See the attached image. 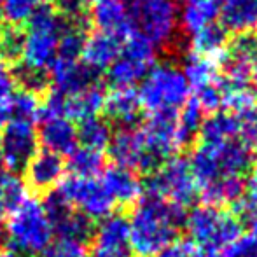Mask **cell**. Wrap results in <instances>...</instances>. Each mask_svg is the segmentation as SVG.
I'll return each mask as SVG.
<instances>
[{
    "mask_svg": "<svg viewBox=\"0 0 257 257\" xmlns=\"http://www.w3.org/2000/svg\"><path fill=\"white\" fill-rule=\"evenodd\" d=\"M219 18V0H187L179 13V27L189 35L215 23Z\"/></svg>",
    "mask_w": 257,
    "mask_h": 257,
    "instance_id": "25",
    "label": "cell"
},
{
    "mask_svg": "<svg viewBox=\"0 0 257 257\" xmlns=\"http://www.w3.org/2000/svg\"><path fill=\"white\" fill-rule=\"evenodd\" d=\"M191 247L189 243H182V241H173V243L166 245L165 248L158 252L154 257H189L191 255Z\"/></svg>",
    "mask_w": 257,
    "mask_h": 257,
    "instance_id": "45",
    "label": "cell"
},
{
    "mask_svg": "<svg viewBox=\"0 0 257 257\" xmlns=\"http://www.w3.org/2000/svg\"><path fill=\"white\" fill-rule=\"evenodd\" d=\"M222 257H257V238L252 234L240 236L226 248Z\"/></svg>",
    "mask_w": 257,
    "mask_h": 257,
    "instance_id": "44",
    "label": "cell"
},
{
    "mask_svg": "<svg viewBox=\"0 0 257 257\" xmlns=\"http://www.w3.org/2000/svg\"><path fill=\"white\" fill-rule=\"evenodd\" d=\"M194 93H196L194 102L200 105L203 114H215V112H219V108L222 107L224 82L217 81V82H213V84L198 89V91H194Z\"/></svg>",
    "mask_w": 257,
    "mask_h": 257,
    "instance_id": "37",
    "label": "cell"
},
{
    "mask_svg": "<svg viewBox=\"0 0 257 257\" xmlns=\"http://www.w3.org/2000/svg\"><path fill=\"white\" fill-rule=\"evenodd\" d=\"M132 34L142 35L156 48L175 41L179 30V0H121Z\"/></svg>",
    "mask_w": 257,
    "mask_h": 257,
    "instance_id": "5",
    "label": "cell"
},
{
    "mask_svg": "<svg viewBox=\"0 0 257 257\" xmlns=\"http://www.w3.org/2000/svg\"><path fill=\"white\" fill-rule=\"evenodd\" d=\"M93 255L96 257H130V226L121 213H110L95 226Z\"/></svg>",
    "mask_w": 257,
    "mask_h": 257,
    "instance_id": "15",
    "label": "cell"
},
{
    "mask_svg": "<svg viewBox=\"0 0 257 257\" xmlns=\"http://www.w3.org/2000/svg\"><path fill=\"white\" fill-rule=\"evenodd\" d=\"M37 137L46 151H51L61 158L72 154L79 147L77 126L74 124V121L63 115H51V117L41 119V130Z\"/></svg>",
    "mask_w": 257,
    "mask_h": 257,
    "instance_id": "18",
    "label": "cell"
},
{
    "mask_svg": "<svg viewBox=\"0 0 257 257\" xmlns=\"http://www.w3.org/2000/svg\"><path fill=\"white\" fill-rule=\"evenodd\" d=\"M257 102V93L254 88L248 86H229L224 84L222 93V107L229 114H243L255 107Z\"/></svg>",
    "mask_w": 257,
    "mask_h": 257,
    "instance_id": "34",
    "label": "cell"
},
{
    "mask_svg": "<svg viewBox=\"0 0 257 257\" xmlns=\"http://www.w3.org/2000/svg\"><path fill=\"white\" fill-rule=\"evenodd\" d=\"M236 208L240 224L247 227L252 236L257 238V196H243L236 203Z\"/></svg>",
    "mask_w": 257,
    "mask_h": 257,
    "instance_id": "42",
    "label": "cell"
},
{
    "mask_svg": "<svg viewBox=\"0 0 257 257\" xmlns=\"http://www.w3.org/2000/svg\"><path fill=\"white\" fill-rule=\"evenodd\" d=\"M105 91L98 84L89 86L74 95L63 96V115L70 121H84L96 117L103 110Z\"/></svg>",
    "mask_w": 257,
    "mask_h": 257,
    "instance_id": "23",
    "label": "cell"
},
{
    "mask_svg": "<svg viewBox=\"0 0 257 257\" xmlns=\"http://www.w3.org/2000/svg\"><path fill=\"white\" fill-rule=\"evenodd\" d=\"M67 25L68 21L56 9L44 6L27 21L20 54L23 89L37 91L46 84V72H49L56 60L60 39Z\"/></svg>",
    "mask_w": 257,
    "mask_h": 257,
    "instance_id": "2",
    "label": "cell"
},
{
    "mask_svg": "<svg viewBox=\"0 0 257 257\" xmlns=\"http://www.w3.org/2000/svg\"><path fill=\"white\" fill-rule=\"evenodd\" d=\"M39 114H41V102L37 98V93L30 89H21L14 93L9 108V119H25V121L37 122Z\"/></svg>",
    "mask_w": 257,
    "mask_h": 257,
    "instance_id": "35",
    "label": "cell"
},
{
    "mask_svg": "<svg viewBox=\"0 0 257 257\" xmlns=\"http://www.w3.org/2000/svg\"><path fill=\"white\" fill-rule=\"evenodd\" d=\"M27 198V186L20 177L9 172L0 177V217L13 213Z\"/></svg>",
    "mask_w": 257,
    "mask_h": 257,
    "instance_id": "32",
    "label": "cell"
},
{
    "mask_svg": "<svg viewBox=\"0 0 257 257\" xmlns=\"http://www.w3.org/2000/svg\"><path fill=\"white\" fill-rule=\"evenodd\" d=\"M187 236L198 248H227L241 236V224L236 215L213 205H201L184 217Z\"/></svg>",
    "mask_w": 257,
    "mask_h": 257,
    "instance_id": "7",
    "label": "cell"
},
{
    "mask_svg": "<svg viewBox=\"0 0 257 257\" xmlns=\"http://www.w3.org/2000/svg\"><path fill=\"white\" fill-rule=\"evenodd\" d=\"M37 142L35 122L25 119H7L0 135V151L7 172L14 175L25 172L30 159L37 153Z\"/></svg>",
    "mask_w": 257,
    "mask_h": 257,
    "instance_id": "11",
    "label": "cell"
},
{
    "mask_svg": "<svg viewBox=\"0 0 257 257\" xmlns=\"http://www.w3.org/2000/svg\"><path fill=\"white\" fill-rule=\"evenodd\" d=\"M182 74L186 77L189 88L194 89V91L220 81L217 61L212 60V58L200 56L196 53H189V56L186 58Z\"/></svg>",
    "mask_w": 257,
    "mask_h": 257,
    "instance_id": "27",
    "label": "cell"
},
{
    "mask_svg": "<svg viewBox=\"0 0 257 257\" xmlns=\"http://www.w3.org/2000/svg\"><path fill=\"white\" fill-rule=\"evenodd\" d=\"M130 226V247L139 257H154L177 240L184 226V212L161 198L146 194L135 203Z\"/></svg>",
    "mask_w": 257,
    "mask_h": 257,
    "instance_id": "3",
    "label": "cell"
},
{
    "mask_svg": "<svg viewBox=\"0 0 257 257\" xmlns=\"http://www.w3.org/2000/svg\"><path fill=\"white\" fill-rule=\"evenodd\" d=\"M147 194L184 208L194 203L198 196L196 180L186 158L172 156L156 166L146 184Z\"/></svg>",
    "mask_w": 257,
    "mask_h": 257,
    "instance_id": "8",
    "label": "cell"
},
{
    "mask_svg": "<svg viewBox=\"0 0 257 257\" xmlns=\"http://www.w3.org/2000/svg\"><path fill=\"white\" fill-rule=\"evenodd\" d=\"M88 257H96V255H93V254H91V255H88Z\"/></svg>",
    "mask_w": 257,
    "mask_h": 257,
    "instance_id": "52",
    "label": "cell"
},
{
    "mask_svg": "<svg viewBox=\"0 0 257 257\" xmlns=\"http://www.w3.org/2000/svg\"><path fill=\"white\" fill-rule=\"evenodd\" d=\"M122 48V39L107 32H93L91 35L84 37L81 49V61L89 67L93 72L107 70L114 60L119 56Z\"/></svg>",
    "mask_w": 257,
    "mask_h": 257,
    "instance_id": "19",
    "label": "cell"
},
{
    "mask_svg": "<svg viewBox=\"0 0 257 257\" xmlns=\"http://www.w3.org/2000/svg\"><path fill=\"white\" fill-rule=\"evenodd\" d=\"M156 60V46L142 35L130 34L114 63L107 68V79L114 88H133L142 82Z\"/></svg>",
    "mask_w": 257,
    "mask_h": 257,
    "instance_id": "9",
    "label": "cell"
},
{
    "mask_svg": "<svg viewBox=\"0 0 257 257\" xmlns=\"http://www.w3.org/2000/svg\"><path fill=\"white\" fill-rule=\"evenodd\" d=\"M219 16L226 32L250 35L257 30V0H219Z\"/></svg>",
    "mask_w": 257,
    "mask_h": 257,
    "instance_id": "21",
    "label": "cell"
},
{
    "mask_svg": "<svg viewBox=\"0 0 257 257\" xmlns=\"http://www.w3.org/2000/svg\"><path fill=\"white\" fill-rule=\"evenodd\" d=\"M193 53L200 54L212 60H222L224 53L227 49V32L222 25L212 23L205 27L203 30L196 32L191 39Z\"/></svg>",
    "mask_w": 257,
    "mask_h": 257,
    "instance_id": "28",
    "label": "cell"
},
{
    "mask_svg": "<svg viewBox=\"0 0 257 257\" xmlns=\"http://www.w3.org/2000/svg\"><path fill=\"white\" fill-rule=\"evenodd\" d=\"M65 165L63 158L51 151H41L35 153L34 158L25 168L27 173V182L32 189L39 191V193H49V191L56 189L58 184L65 177Z\"/></svg>",
    "mask_w": 257,
    "mask_h": 257,
    "instance_id": "17",
    "label": "cell"
},
{
    "mask_svg": "<svg viewBox=\"0 0 257 257\" xmlns=\"http://www.w3.org/2000/svg\"><path fill=\"white\" fill-rule=\"evenodd\" d=\"M56 191L91 220H102L114 213L115 201L105 189L100 177H77L70 173L61 179Z\"/></svg>",
    "mask_w": 257,
    "mask_h": 257,
    "instance_id": "10",
    "label": "cell"
},
{
    "mask_svg": "<svg viewBox=\"0 0 257 257\" xmlns=\"http://www.w3.org/2000/svg\"><path fill=\"white\" fill-rule=\"evenodd\" d=\"M88 245L67 238H56L51 241L41 257H88Z\"/></svg>",
    "mask_w": 257,
    "mask_h": 257,
    "instance_id": "38",
    "label": "cell"
},
{
    "mask_svg": "<svg viewBox=\"0 0 257 257\" xmlns=\"http://www.w3.org/2000/svg\"><path fill=\"white\" fill-rule=\"evenodd\" d=\"M107 149L115 165L133 172H153L159 165L147 146L142 130L135 126H124L119 132L112 133Z\"/></svg>",
    "mask_w": 257,
    "mask_h": 257,
    "instance_id": "12",
    "label": "cell"
},
{
    "mask_svg": "<svg viewBox=\"0 0 257 257\" xmlns=\"http://www.w3.org/2000/svg\"><path fill=\"white\" fill-rule=\"evenodd\" d=\"M16 93L14 89V77L9 68L0 61V126H4L9 119V108L13 96Z\"/></svg>",
    "mask_w": 257,
    "mask_h": 257,
    "instance_id": "40",
    "label": "cell"
},
{
    "mask_svg": "<svg viewBox=\"0 0 257 257\" xmlns=\"http://www.w3.org/2000/svg\"><path fill=\"white\" fill-rule=\"evenodd\" d=\"M93 6L95 7H93L91 20L100 32H107L121 39L132 34L128 16L121 0H102Z\"/></svg>",
    "mask_w": 257,
    "mask_h": 257,
    "instance_id": "24",
    "label": "cell"
},
{
    "mask_svg": "<svg viewBox=\"0 0 257 257\" xmlns=\"http://www.w3.org/2000/svg\"><path fill=\"white\" fill-rule=\"evenodd\" d=\"M86 2H89V4H96V2H102V0H86Z\"/></svg>",
    "mask_w": 257,
    "mask_h": 257,
    "instance_id": "51",
    "label": "cell"
},
{
    "mask_svg": "<svg viewBox=\"0 0 257 257\" xmlns=\"http://www.w3.org/2000/svg\"><path fill=\"white\" fill-rule=\"evenodd\" d=\"M254 163L252 151L238 139L203 142L191 156L198 193L206 205H236L245 196V175Z\"/></svg>",
    "mask_w": 257,
    "mask_h": 257,
    "instance_id": "1",
    "label": "cell"
},
{
    "mask_svg": "<svg viewBox=\"0 0 257 257\" xmlns=\"http://www.w3.org/2000/svg\"><path fill=\"white\" fill-rule=\"evenodd\" d=\"M53 231L58 238H67L75 240L88 245L95 233V220H91L88 215L75 210L74 206L68 208L63 215H60L56 220L51 222Z\"/></svg>",
    "mask_w": 257,
    "mask_h": 257,
    "instance_id": "26",
    "label": "cell"
},
{
    "mask_svg": "<svg viewBox=\"0 0 257 257\" xmlns=\"http://www.w3.org/2000/svg\"><path fill=\"white\" fill-rule=\"evenodd\" d=\"M248 187H250L252 194L257 196V161L252 163V166H250V179H248Z\"/></svg>",
    "mask_w": 257,
    "mask_h": 257,
    "instance_id": "46",
    "label": "cell"
},
{
    "mask_svg": "<svg viewBox=\"0 0 257 257\" xmlns=\"http://www.w3.org/2000/svg\"><path fill=\"white\" fill-rule=\"evenodd\" d=\"M140 130L146 137V142L149 146L151 153L159 163L172 158L182 147H186V142H184L179 130L177 112L175 114L149 115L147 122Z\"/></svg>",
    "mask_w": 257,
    "mask_h": 257,
    "instance_id": "14",
    "label": "cell"
},
{
    "mask_svg": "<svg viewBox=\"0 0 257 257\" xmlns=\"http://www.w3.org/2000/svg\"><path fill=\"white\" fill-rule=\"evenodd\" d=\"M72 175L77 177H98L105 168L103 153L79 146L72 154H68V165Z\"/></svg>",
    "mask_w": 257,
    "mask_h": 257,
    "instance_id": "31",
    "label": "cell"
},
{
    "mask_svg": "<svg viewBox=\"0 0 257 257\" xmlns=\"http://www.w3.org/2000/svg\"><path fill=\"white\" fill-rule=\"evenodd\" d=\"M220 61L226 72L224 84L248 88L257 84V41L250 35H240V39L226 49Z\"/></svg>",
    "mask_w": 257,
    "mask_h": 257,
    "instance_id": "13",
    "label": "cell"
},
{
    "mask_svg": "<svg viewBox=\"0 0 257 257\" xmlns=\"http://www.w3.org/2000/svg\"><path fill=\"white\" fill-rule=\"evenodd\" d=\"M100 180L103 182L105 189L115 201V205H135L142 198L144 184L140 182L139 175L133 170L124 166L112 165L102 170Z\"/></svg>",
    "mask_w": 257,
    "mask_h": 257,
    "instance_id": "20",
    "label": "cell"
},
{
    "mask_svg": "<svg viewBox=\"0 0 257 257\" xmlns=\"http://www.w3.org/2000/svg\"><path fill=\"white\" fill-rule=\"evenodd\" d=\"M7 248L18 257H41L54 240L42 201L27 198L13 213L7 215Z\"/></svg>",
    "mask_w": 257,
    "mask_h": 257,
    "instance_id": "4",
    "label": "cell"
},
{
    "mask_svg": "<svg viewBox=\"0 0 257 257\" xmlns=\"http://www.w3.org/2000/svg\"><path fill=\"white\" fill-rule=\"evenodd\" d=\"M0 257H18V255L14 254V252H11L9 248H2V250H0Z\"/></svg>",
    "mask_w": 257,
    "mask_h": 257,
    "instance_id": "49",
    "label": "cell"
},
{
    "mask_svg": "<svg viewBox=\"0 0 257 257\" xmlns=\"http://www.w3.org/2000/svg\"><path fill=\"white\" fill-rule=\"evenodd\" d=\"M102 112L121 128L133 126L142 112L139 93L133 88H114L108 95H105Z\"/></svg>",
    "mask_w": 257,
    "mask_h": 257,
    "instance_id": "22",
    "label": "cell"
},
{
    "mask_svg": "<svg viewBox=\"0 0 257 257\" xmlns=\"http://www.w3.org/2000/svg\"><path fill=\"white\" fill-rule=\"evenodd\" d=\"M139 98L144 110L153 114H175L187 103L191 88L182 70L173 63L156 65L142 79Z\"/></svg>",
    "mask_w": 257,
    "mask_h": 257,
    "instance_id": "6",
    "label": "cell"
},
{
    "mask_svg": "<svg viewBox=\"0 0 257 257\" xmlns=\"http://www.w3.org/2000/svg\"><path fill=\"white\" fill-rule=\"evenodd\" d=\"M203 110L200 108V105L193 100H187V103L180 108V112H177V121H179V130L182 135L186 146L200 133L201 122H203Z\"/></svg>",
    "mask_w": 257,
    "mask_h": 257,
    "instance_id": "36",
    "label": "cell"
},
{
    "mask_svg": "<svg viewBox=\"0 0 257 257\" xmlns=\"http://www.w3.org/2000/svg\"><path fill=\"white\" fill-rule=\"evenodd\" d=\"M54 93L68 96L96 84V72L86 67L81 60H54L49 68Z\"/></svg>",
    "mask_w": 257,
    "mask_h": 257,
    "instance_id": "16",
    "label": "cell"
},
{
    "mask_svg": "<svg viewBox=\"0 0 257 257\" xmlns=\"http://www.w3.org/2000/svg\"><path fill=\"white\" fill-rule=\"evenodd\" d=\"M198 135L203 142L238 139V115L229 112H215L201 122Z\"/></svg>",
    "mask_w": 257,
    "mask_h": 257,
    "instance_id": "29",
    "label": "cell"
},
{
    "mask_svg": "<svg viewBox=\"0 0 257 257\" xmlns=\"http://www.w3.org/2000/svg\"><path fill=\"white\" fill-rule=\"evenodd\" d=\"M7 170H6V165H4V159H2V151H0V177L6 173Z\"/></svg>",
    "mask_w": 257,
    "mask_h": 257,
    "instance_id": "50",
    "label": "cell"
},
{
    "mask_svg": "<svg viewBox=\"0 0 257 257\" xmlns=\"http://www.w3.org/2000/svg\"><path fill=\"white\" fill-rule=\"evenodd\" d=\"M44 0H0V16L9 27L25 25L39 9Z\"/></svg>",
    "mask_w": 257,
    "mask_h": 257,
    "instance_id": "33",
    "label": "cell"
},
{
    "mask_svg": "<svg viewBox=\"0 0 257 257\" xmlns=\"http://www.w3.org/2000/svg\"><path fill=\"white\" fill-rule=\"evenodd\" d=\"M4 247H7V229H6V224L0 220V250Z\"/></svg>",
    "mask_w": 257,
    "mask_h": 257,
    "instance_id": "48",
    "label": "cell"
},
{
    "mask_svg": "<svg viewBox=\"0 0 257 257\" xmlns=\"http://www.w3.org/2000/svg\"><path fill=\"white\" fill-rule=\"evenodd\" d=\"M238 140L250 151H257V110L238 114Z\"/></svg>",
    "mask_w": 257,
    "mask_h": 257,
    "instance_id": "41",
    "label": "cell"
},
{
    "mask_svg": "<svg viewBox=\"0 0 257 257\" xmlns=\"http://www.w3.org/2000/svg\"><path fill=\"white\" fill-rule=\"evenodd\" d=\"M23 48V32L18 27H9L0 32V56L2 60H20Z\"/></svg>",
    "mask_w": 257,
    "mask_h": 257,
    "instance_id": "39",
    "label": "cell"
},
{
    "mask_svg": "<svg viewBox=\"0 0 257 257\" xmlns=\"http://www.w3.org/2000/svg\"><path fill=\"white\" fill-rule=\"evenodd\" d=\"M56 11L68 23L81 25L84 20L86 0H56Z\"/></svg>",
    "mask_w": 257,
    "mask_h": 257,
    "instance_id": "43",
    "label": "cell"
},
{
    "mask_svg": "<svg viewBox=\"0 0 257 257\" xmlns=\"http://www.w3.org/2000/svg\"><path fill=\"white\" fill-rule=\"evenodd\" d=\"M189 257H222L217 250H208V248H198V250L191 252Z\"/></svg>",
    "mask_w": 257,
    "mask_h": 257,
    "instance_id": "47",
    "label": "cell"
},
{
    "mask_svg": "<svg viewBox=\"0 0 257 257\" xmlns=\"http://www.w3.org/2000/svg\"><path fill=\"white\" fill-rule=\"evenodd\" d=\"M110 139H112L110 124L107 121H103V119H100L98 115L79 122L77 140L81 147L103 153L108 147V144H110Z\"/></svg>",
    "mask_w": 257,
    "mask_h": 257,
    "instance_id": "30",
    "label": "cell"
},
{
    "mask_svg": "<svg viewBox=\"0 0 257 257\" xmlns=\"http://www.w3.org/2000/svg\"><path fill=\"white\" fill-rule=\"evenodd\" d=\"M0 32H2V30H0Z\"/></svg>",
    "mask_w": 257,
    "mask_h": 257,
    "instance_id": "53",
    "label": "cell"
}]
</instances>
